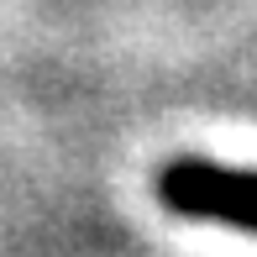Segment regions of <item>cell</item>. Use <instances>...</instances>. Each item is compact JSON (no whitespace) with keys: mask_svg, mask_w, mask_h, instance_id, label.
<instances>
[{"mask_svg":"<svg viewBox=\"0 0 257 257\" xmlns=\"http://www.w3.org/2000/svg\"><path fill=\"white\" fill-rule=\"evenodd\" d=\"M153 189L173 215L220 220V226H236V231L257 236V168H226V163H205V158H179L168 168H158Z\"/></svg>","mask_w":257,"mask_h":257,"instance_id":"obj_1","label":"cell"}]
</instances>
